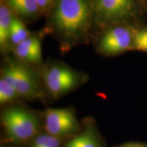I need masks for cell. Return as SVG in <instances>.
Returning <instances> with one entry per match:
<instances>
[{"instance_id": "6da1fadb", "label": "cell", "mask_w": 147, "mask_h": 147, "mask_svg": "<svg viewBox=\"0 0 147 147\" xmlns=\"http://www.w3.org/2000/svg\"><path fill=\"white\" fill-rule=\"evenodd\" d=\"M93 12L89 0H57L52 23L64 38L78 40L89 29Z\"/></svg>"}, {"instance_id": "7a4b0ae2", "label": "cell", "mask_w": 147, "mask_h": 147, "mask_svg": "<svg viewBox=\"0 0 147 147\" xmlns=\"http://www.w3.org/2000/svg\"><path fill=\"white\" fill-rule=\"evenodd\" d=\"M1 122L7 136L12 142H29L39 134L38 117L23 108L12 107L3 110Z\"/></svg>"}, {"instance_id": "3957f363", "label": "cell", "mask_w": 147, "mask_h": 147, "mask_svg": "<svg viewBox=\"0 0 147 147\" xmlns=\"http://www.w3.org/2000/svg\"><path fill=\"white\" fill-rule=\"evenodd\" d=\"M44 81L48 91L58 99L78 87L82 81L77 71L61 64H53L45 69Z\"/></svg>"}, {"instance_id": "277c9868", "label": "cell", "mask_w": 147, "mask_h": 147, "mask_svg": "<svg viewBox=\"0 0 147 147\" xmlns=\"http://www.w3.org/2000/svg\"><path fill=\"white\" fill-rule=\"evenodd\" d=\"M1 78L11 84L21 97L37 98L41 95L34 74L17 62L9 61L1 71Z\"/></svg>"}, {"instance_id": "5b68a950", "label": "cell", "mask_w": 147, "mask_h": 147, "mask_svg": "<svg viewBox=\"0 0 147 147\" xmlns=\"http://www.w3.org/2000/svg\"><path fill=\"white\" fill-rule=\"evenodd\" d=\"M44 122L46 132L61 139L72 137L81 131L76 115L69 108H48Z\"/></svg>"}, {"instance_id": "8992f818", "label": "cell", "mask_w": 147, "mask_h": 147, "mask_svg": "<svg viewBox=\"0 0 147 147\" xmlns=\"http://www.w3.org/2000/svg\"><path fill=\"white\" fill-rule=\"evenodd\" d=\"M97 21L102 25L123 19L131 13L134 0H92Z\"/></svg>"}, {"instance_id": "52a82bcc", "label": "cell", "mask_w": 147, "mask_h": 147, "mask_svg": "<svg viewBox=\"0 0 147 147\" xmlns=\"http://www.w3.org/2000/svg\"><path fill=\"white\" fill-rule=\"evenodd\" d=\"M134 36L127 28L116 27L103 35L98 49L104 55H117L128 50L133 45Z\"/></svg>"}, {"instance_id": "ba28073f", "label": "cell", "mask_w": 147, "mask_h": 147, "mask_svg": "<svg viewBox=\"0 0 147 147\" xmlns=\"http://www.w3.org/2000/svg\"><path fill=\"white\" fill-rule=\"evenodd\" d=\"M14 54L24 62L31 64L40 63L42 60V43L37 37H29L16 46Z\"/></svg>"}, {"instance_id": "9c48e42d", "label": "cell", "mask_w": 147, "mask_h": 147, "mask_svg": "<svg viewBox=\"0 0 147 147\" xmlns=\"http://www.w3.org/2000/svg\"><path fill=\"white\" fill-rule=\"evenodd\" d=\"M63 147H103V143L96 127L89 123L83 129L71 137Z\"/></svg>"}, {"instance_id": "30bf717a", "label": "cell", "mask_w": 147, "mask_h": 147, "mask_svg": "<svg viewBox=\"0 0 147 147\" xmlns=\"http://www.w3.org/2000/svg\"><path fill=\"white\" fill-rule=\"evenodd\" d=\"M12 18L10 9L5 5V3L1 2L0 6V45L3 50L8 46V42L10 40Z\"/></svg>"}, {"instance_id": "8fae6325", "label": "cell", "mask_w": 147, "mask_h": 147, "mask_svg": "<svg viewBox=\"0 0 147 147\" xmlns=\"http://www.w3.org/2000/svg\"><path fill=\"white\" fill-rule=\"evenodd\" d=\"M9 6L20 15L31 18L40 13L36 0H7Z\"/></svg>"}, {"instance_id": "7c38bea8", "label": "cell", "mask_w": 147, "mask_h": 147, "mask_svg": "<svg viewBox=\"0 0 147 147\" xmlns=\"http://www.w3.org/2000/svg\"><path fill=\"white\" fill-rule=\"evenodd\" d=\"M29 37V32L25 24L18 18L13 17L10 27V40L11 42L17 46Z\"/></svg>"}, {"instance_id": "4fadbf2b", "label": "cell", "mask_w": 147, "mask_h": 147, "mask_svg": "<svg viewBox=\"0 0 147 147\" xmlns=\"http://www.w3.org/2000/svg\"><path fill=\"white\" fill-rule=\"evenodd\" d=\"M62 139L46 133L39 134L31 142V147H61Z\"/></svg>"}, {"instance_id": "5bb4252c", "label": "cell", "mask_w": 147, "mask_h": 147, "mask_svg": "<svg viewBox=\"0 0 147 147\" xmlns=\"http://www.w3.org/2000/svg\"><path fill=\"white\" fill-rule=\"evenodd\" d=\"M21 97L11 84L1 78L0 80V104L1 105L10 104Z\"/></svg>"}, {"instance_id": "9a60e30c", "label": "cell", "mask_w": 147, "mask_h": 147, "mask_svg": "<svg viewBox=\"0 0 147 147\" xmlns=\"http://www.w3.org/2000/svg\"><path fill=\"white\" fill-rule=\"evenodd\" d=\"M133 47L138 51L147 53V29H139L134 33Z\"/></svg>"}, {"instance_id": "2e32d148", "label": "cell", "mask_w": 147, "mask_h": 147, "mask_svg": "<svg viewBox=\"0 0 147 147\" xmlns=\"http://www.w3.org/2000/svg\"><path fill=\"white\" fill-rule=\"evenodd\" d=\"M40 12H46L56 3L57 0H36Z\"/></svg>"}, {"instance_id": "e0dca14e", "label": "cell", "mask_w": 147, "mask_h": 147, "mask_svg": "<svg viewBox=\"0 0 147 147\" xmlns=\"http://www.w3.org/2000/svg\"><path fill=\"white\" fill-rule=\"evenodd\" d=\"M117 147H147V144L138 142H131L122 144L121 145V146H119Z\"/></svg>"}]
</instances>
